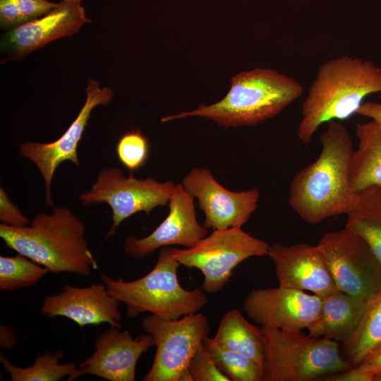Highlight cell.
<instances>
[{"label": "cell", "instance_id": "6da1fadb", "mask_svg": "<svg viewBox=\"0 0 381 381\" xmlns=\"http://www.w3.org/2000/svg\"><path fill=\"white\" fill-rule=\"evenodd\" d=\"M327 123L320 136L318 157L294 176L289 188L290 206L303 221L313 224L346 214L356 193L349 175L351 138L339 121Z\"/></svg>", "mask_w": 381, "mask_h": 381}, {"label": "cell", "instance_id": "7a4b0ae2", "mask_svg": "<svg viewBox=\"0 0 381 381\" xmlns=\"http://www.w3.org/2000/svg\"><path fill=\"white\" fill-rule=\"evenodd\" d=\"M381 92V67L369 60L341 56L322 64L302 103L297 137L309 144L319 127L356 114L370 95Z\"/></svg>", "mask_w": 381, "mask_h": 381}, {"label": "cell", "instance_id": "3957f363", "mask_svg": "<svg viewBox=\"0 0 381 381\" xmlns=\"http://www.w3.org/2000/svg\"><path fill=\"white\" fill-rule=\"evenodd\" d=\"M85 234L82 221L64 207H55L51 213L36 214L26 226L0 225V237L8 248L51 272L82 277L97 268Z\"/></svg>", "mask_w": 381, "mask_h": 381}, {"label": "cell", "instance_id": "277c9868", "mask_svg": "<svg viewBox=\"0 0 381 381\" xmlns=\"http://www.w3.org/2000/svg\"><path fill=\"white\" fill-rule=\"evenodd\" d=\"M231 83L220 101L164 116L162 122L198 116L224 127L253 126L277 116L303 92V85L294 76L268 68L242 71L231 78Z\"/></svg>", "mask_w": 381, "mask_h": 381}, {"label": "cell", "instance_id": "5b68a950", "mask_svg": "<svg viewBox=\"0 0 381 381\" xmlns=\"http://www.w3.org/2000/svg\"><path fill=\"white\" fill-rule=\"evenodd\" d=\"M180 265L172 248L163 247L155 266L145 276L124 281L102 274V279L109 294L126 306L129 318L150 313L162 320H176L198 313L208 303L202 287L188 290L181 285L177 275Z\"/></svg>", "mask_w": 381, "mask_h": 381}, {"label": "cell", "instance_id": "8992f818", "mask_svg": "<svg viewBox=\"0 0 381 381\" xmlns=\"http://www.w3.org/2000/svg\"><path fill=\"white\" fill-rule=\"evenodd\" d=\"M261 328L265 342L262 381H310L351 368L336 341L302 331Z\"/></svg>", "mask_w": 381, "mask_h": 381}, {"label": "cell", "instance_id": "52a82bcc", "mask_svg": "<svg viewBox=\"0 0 381 381\" xmlns=\"http://www.w3.org/2000/svg\"><path fill=\"white\" fill-rule=\"evenodd\" d=\"M270 246L235 226L214 230L190 248H172V255L181 265L200 270L202 289L215 294L224 287L241 262L250 257L267 255Z\"/></svg>", "mask_w": 381, "mask_h": 381}, {"label": "cell", "instance_id": "ba28073f", "mask_svg": "<svg viewBox=\"0 0 381 381\" xmlns=\"http://www.w3.org/2000/svg\"><path fill=\"white\" fill-rule=\"evenodd\" d=\"M156 348L151 368L143 381H192L190 359L210 333V324L200 313L165 320L150 314L141 322Z\"/></svg>", "mask_w": 381, "mask_h": 381}, {"label": "cell", "instance_id": "9c48e42d", "mask_svg": "<svg viewBox=\"0 0 381 381\" xmlns=\"http://www.w3.org/2000/svg\"><path fill=\"white\" fill-rule=\"evenodd\" d=\"M175 183L159 182L152 177L126 176L117 167H107L97 174L91 188L79 195L81 203L108 204L112 210V226L106 238L114 235L120 224L139 212L148 215L158 206L168 204Z\"/></svg>", "mask_w": 381, "mask_h": 381}, {"label": "cell", "instance_id": "30bf717a", "mask_svg": "<svg viewBox=\"0 0 381 381\" xmlns=\"http://www.w3.org/2000/svg\"><path fill=\"white\" fill-rule=\"evenodd\" d=\"M317 246L337 289L368 301L381 289V265L358 234L346 227L327 232Z\"/></svg>", "mask_w": 381, "mask_h": 381}, {"label": "cell", "instance_id": "8fae6325", "mask_svg": "<svg viewBox=\"0 0 381 381\" xmlns=\"http://www.w3.org/2000/svg\"><path fill=\"white\" fill-rule=\"evenodd\" d=\"M85 93L86 99L79 114L61 137L51 143L28 141L19 147L20 155L37 167L44 179L47 206L53 205L51 186L56 169L66 160L80 165L78 146L91 113L97 106L108 105L114 95L111 87H101L99 83L92 78L87 81Z\"/></svg>", "mask_w": 381, "mask_h": 381}, {"label": "cell", "instance_id": "7c38bea8", "mask_svg": "<svg viewBox=\"0 0 381 381\" xmlns=\"http://www.w3.org/2000/svg\"><path fill=\"white\" fill-rule=\"evenodd\" d=\"M83 0H61L44 16L8 30L1 39V64L22 60L62 37H71L90 23Z\"/></svg>", "mask_w": 381, "mask_h": 381}, {"label": "cell", "instance_id": "4fadbf2b", "mask_svg": "<svg viewBox=\"0 0 381 381\" xmlns=\"http://www.w3.org/2000/svg\"><path fill=\"white\" fill-rule=\"evenodd\" d=\"M184 188L198 200L205 214L203 226L213 230L242 227L256 210L260 191H231L223 187L208 169L194 168L183 178Z\"/></svg>", "mask_w": 381, "mask_h": 381}, {"label": "cell", "instance_id": "5bb4252c", "mask_svg": "<svg viewBox=\"0 0 381 381\" xmlns=\"http://www.w3.org/2000/svg\"><path fill=\"white\" fill-rule=\"evenodd\" d=\"M320 306L321 298L315 294L279 286L252 290L243 301V309L261 326L298 332L316 319Z\"/></svg>", "mask_w": 381, "mask_h": 381}, {"label": "cell", "instance_id": "9a60e30c", "mask_svg": "<svg viewBox=\"0 0 381 381\" xmlns=\"http://www.w3.org/2000/svg\"><path fill=\"white\" fill-rule=\"evenodd\" d=\"M167 217L148 236H128L123 243L124 252L134 258L152 255L156 250L174 245L190 248L207 234V229L199 224L194 198L183 186L175 184L169 202Z\"/></svg>", "mask_w": 381, "mask_h": 381}, {"label": "cell", "instance_id": "2e32d148", "mask_svg": "<svg viewBox=\"0 0 381 381\" xmlns=\"http://www.w3.org/2000/svg\"><path fill=\"white\" fill-rule=\"evenodd\" d=\"M153 346L148 333L133 337L128 329L111 326L96 338L94 352L79 364L70 381L85 375L109 381H134L138 359Z\"/></svg>", "mask_w": 381, "mask_h": 381}, {"label": "cell", "instance_id": "e0dca14e", "mask_svg": "<svg viewBox=\"0 0 381 381\" xmlns=\"http://www.w3.org/2000/svg\"><path fill=\"white\" fill-rule=\"evenodd\" d=\"M120 303L103 282L85 287L65 284L61 291L44 296L41 313L49 318H67L80 327L106 322L121 329Z\"/></svg>", "mask_w": 381, "mask_h": 381}, {"label": "cell", "instance_id": "ac0fdd59", "mask_svg": "<svg viewBox=\"0 0 381 381\" xmlns=\"http://www.w3.org/2000/svg\"><path fill=\"white\" fill-rule=\"evenodd\" d=\"M279 286L310 291L322 298L337 288L318 246L306 243L270 246Z\"/></svg>", "mask_w": 381, "mask_h": 381}, {"label": "cell", "instance_id": "d6986e66", "mask_svg": "<svg viewBox=\"0 0 381 381\" xmlns=\"http://www.w3.org/2000/svg\"><path fill=\"white\" fill-rule=\"evenodd\" d=\"M368 301L339 289L321 298L316 319L308 334L344 344L356 330Z\"/></svg>", "mask_w": 381, "mask_h": 381}, {"label": "cell", "instance_id": "ffe728a7", "mask_svg": "<svg viewBox=\"0 0 381 381\" xmlns=\"http://www.w3.org/2000/svg\"><path fill=\"white\" fill-rule=\"evenodd\" d=\"M358 147L350 159V181L355 193L372 186H381V126L375 121L358 123Z\"/></svg>", "mask_w": 381, "mask_h": 381}, {"label": "cell", "instance_id": "44dd1931", "mask_svg": "<svg viewBox=\"0 0 381 381\" xmlns=\"http://www.w3.org/2000/svg\"><path fill=\"white\" fill-rule=\"evenodd\" d=\"M346 216L345 227L367 242L381 265V186L356 193Z\"/></svg>", "mask_w": 381, "mask_h": 381}, {"label": "cell", "instance_id": "7402d4cb", "mask_svg": "<svg viewBox=\"0 0 381 381\" xmlns=\"http://www.w3.org/2000/svg\"><path fill=\"white\" fill-rule=\"evenodd\" d=\"M213 339L222 346L253 360L262 369L263 375L262 328L248 322L238 309L230 310L223 316Z\"/></svg>", "mask_w": 381, "mask_h": 381}, {"label": "cell", "instance_id": "603a6c76", "mask_svg": "<svg viewBox=\"0 0 381 381\" xmlns=\"http://www.w3.org/2000/svg\"><path fill=\"white\" fill-rule=\"evenodd\" d=\"M380 344L381 289L368 301L356 330L342 344L344 356L351 367H355Z\"/></svg>", "mask_w": 381, "mask_h": 381}, {"label": "cell", "instance_id": "cb8c5ba5", "mask_svg": "<svg viewBox=\"0 0 381 381\" xmlns=\"http://www.w3.org/2000/svg\"><path fill=\"white\" fill-rule=\"evenodd\" d=\"M64 353L61 350L54 353H37L34 363L29 367L13 364L4 355L0 354V361L12 381H59L68 376L70 381L78 366L73 362L59 363Z\"/></svg>", "mask_w": 381, "mask_h": 381}, {"label": "cell", "instance_id": "d4e9b609", "mask_svg": "<svg viewBox=\"0 0 381 381\" xmlns=\"http://www.w3.org/2000/svg\"><path fill=\"white\" fill-rule=\"evenodd\" d=\"M204 342L218 368L230 381H262V369L251 358L222 346L213 337H207Z\"/></svg>", "mask_w": 381, "mask_h": 381}, {"label": "cell", "instance_id": "484cf974", "mask_svg": "<svg viewBox=\"0 0 381 381\" xmlns=\"http://www.w3.org/2000/svg\"><path fill=\"white\" fill-rule=\"evenodd\" d=\"M49 271L30 258L0 256V290L11 291L37 284Z\"/></svg>", "mask_w": 381, "mask_h": 381}, {"label": "cell", "instance_id": "4316f807", "mask_svg": "<svg viewBox=\"0 0 381 381\" xmlns=\"http://www.w3.org/2000/svg\"><path fill=\"white\" fill-rule=\"evenodd\" d=\"M116 151L120 162L132 173L145 164L150 145L147 138L139 130H132L121 135Z\"/></svg>", "mask_w": 381, "mask_h": 381}, {"label": "cell", "instance_id": "83f0119b", "mask_svg": "<svg viewBox=\"0 0 381 381\" xmlns=\"http://www.w3.org/2000/svg\"><path fill=\"white\" fill-rule=\"evenodd\" d=\"M188 370L192 381H230L217 366L205 342L193 356Z\"/></svg>", "mask_w": 381, "mask_h": 381}, {"label": "cell", "instance_id": "f1b7e54d", "mask_svg": "<svg viewBox=\"0 0 381 381\" xmlns=\"http://www.w3.org/2000/svg\"><path fill=\"white\" fill-rule=\"evenodd\" d=\"M0 220L2 224L13 227L26 226L30 223V220L13 203L2 187L0 188Z\"/></svg>", "mask_w": 381, "mask_h": 381}, {"label": "cell", "instance_id": "f546056e", "mask_svg": "<svg viewBox=\"0 0 381 381\" xmlns=\"http://www.w3.org/2000/svg\"><path fill=\"white\" fill-rule=\"evenodd\" d=\"M16 1L23 23L44 16L57 4L48 0H16Z\"/></svg>", "mask_w": 381, "mask_h": 381}, {"label": "cell", "instance_id": "4dcf8cb0", "mask_svg": "<svg viewBox=\"0 0 381 381\" xmlns=\"http://www.w3.org/2000/svg\"><path fill=\"white\" fill-rule=\"evenodd\" d=\"M23 24L16 0H0V25L11 30Z\"/></svg>", "mask_w": 381, "mask_h": 381}, {"label": "cell", "instance_id": "1f68e13d", "mask_svg": "<svg viewBox=\"0 0 381 381\" xmlns=\"http://www.w3.org/2000/svg\"><path fill=\"white\" fill-rule=\"evenodd\" d=\"M356 366L375 377L381 371V344L369 353Z\"/></svg>", "mask_w": 381, "mask_h": 381}, {"label": "cell", "instance_id": "d6a6232c", "mask_svg": "<svg viewBox=\"0 0 381 381\" xmlns=\"http://www.w3.org/2000/svg\"><path fill=\"white\" fill-rule=\"evenodd\" d=\"M357 114L370 118L381 126V103L365 102L358 109Z\"/></svg>", "mask_w": 381, "mask_h": 381}, {"label": "cell", "instance_id": "836d02e7", "mask_svg": "<svg viewBox=\"0 0 381 381\" xmlns=\"http://www.w3.org/2000/svg\"><path fill=\"white\" fill-rule=\"evenodd\" d=\"M17 337L14 330L9 326H0V346L6 351L12 350L16 345Z\"/></svg>", "mask_w": 381, "mask_h": 381}, {"label": "cell", "instance_id": "e575fe53", "mask_svg": "<svg viewBox=\"0 0 381 381\" xmlns=\"http://www.w3.org/2000/svg\"><path fill=\"white\" fill-rule=\"evenodd\" d=\"M374 381H381V371L375 376Z\"/></svg>", "mask_w": 381, "mask_h": 381}]
</instances>
